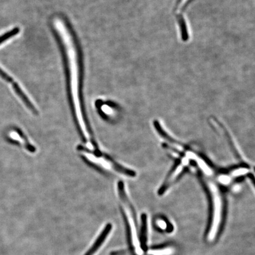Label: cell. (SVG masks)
I'll return each instance as SVG.
<instances>
[{
    "label": "cell",
    "instance_id": "obj_3",
    "mask_svg": "<svg viewBox=\"0 0 255 255\" xmlns=\"http://www.w3.org/2000/svg\"><path fill=\"white\" fill-rule=\"evenodd\" d=\"M193 0H177L174 8V15L177 21L181 39L187 41L190 39V32L184 17V11Z\"/></svg>",
    "mask_w": 255,
    "mask_h": 255
},
{
    "label": "cell",
    "instance_id": "obj_7",
    "mask_svg": "<svg viewBox=\"0 0 255 255\" xmlns=\"http://www.w3.org/2000/svg\"><path fill=\"white\" fill-rule=\"evenodd\" d=\"M12 87H13L16 94L20 97L22 101L24 102L25 105H26L28 109H29L33 114L37 115L38 112L36 110V108L34 107V105L31 104L30 100H28L26 96H25L23 91H21V88L18 87V84L14 83L13 85H12Z\"/></svg>",
    "mask_w": 255,
    "mask_h": 255
},
{
    "label": "cell",
    "instance_id": "obj_9",
    "mask_svg": "<svg viewBox=\"0 0 255 255\" xmlns=\"http://www.w3.org/2000/svg\"><path fill=\"white\" fill-rule=\"evenodd\" d=\"M0 77H1L4 81L9 83H11L13 81L12 78L7 75V73L3 71L1 68H0Z\"/></svg>",
    "mask_w": 255,
    "mask_h": 255
},
{
    "label": "cell",
    "instance_id": "obj_8",
    "mask_svg": "<svg viewBox=\"0 0 255 255\" xmlns=\"http://www.w3.org/2000/svg\"><path fill=\"white\" fill-rule=\"evenodd\" d=\"M20 31V29L18 28H15L13 30H12L10 31L7 32V33L2 35V36L0 37V44L2 43L3 41L7 40L12 36H15V35L17 34L18 32Z\"/></svg>",
    "mask_w": 255,
    "mask_h": 255
},
{
    "label": "cell",
    "instance_id": "obj_11",
    "mask_svg": "<svg viewBox=\"0 0 255 255\" xmlns=\"http://www.w3.org/2000/svg\"><path fill=\"white\" fill-rule=\"evenodd\" d=\"M124 254V251H121L119 252H114V253H112L111 255H120Z\"/></svg>",
    "mask_w": 255,
    "mask_h": 255
},
{
    "label": "cell",
    "instance_id": "obj_10",
    "mask_svg": "<svg viewBox=\"0 0 255 255\" xmlns=\"http://www.w3.org/2000/svg\"><path fill=\"white\" fill-rule=\"evenodd\" d=\"M158 224L159 227L161 228L162 229H163V230H165V229H166L168 228L166 222H165L164 221H159Z\"/></svg>",
    "mask_w": 255,
    "mask_h": 255
},
{
    "label": "cell",
    "instance_id": "obj_4",
    "mask_svg": "<svg viewBox=\"0 0 255 255\" xmlns=\"http://www.w3.org/2000/svg\"><path fill=\"white\" fill-rule=\"evenodd\" d=\"M112 229H113V225H112L111 223H108V224L105 226L103 231L101 232L100 235H99L97 239H96L94 244L92 245V247L89 249L84 255H94L97 253L98 251L100 250V248L102 247V245L104 244L105 241H106L108 235L110 234Z\"/></svg>",
    "mask_w": 255,
    "mask_h": 255
},
{
    "label": "cell",
    "instance_id": "obj_6",
    "mask_svg": "<svg viewBox=\"0 0 255 255\" xmlns=\"http://www.w3.org/2000/svg\"><path fill=\"white\" fill-rule=\"evenodd\" d=\"M121 213H122L123 216L124 222H125L128 244L129 248L130 250V253H131L132 255H136L135 253V248L133 245L131 228H130L128 217L127 213L126 212L125 210L122 208V207H121Z\"/></svg>",
    "mask_w": 255,
    "mask_h": 255
},
{
    "label": "cell",
    "instance_id": "obj_5",
    "mask_svg": "<svg viewBox=\"0 0 255 255\" xmlns=\"http://www.w3.org/2000/svg\"><path fill=\"white\" fill-rule=\"evenodd\" d=\"M141 226L139 234L140 247L144 253L148 251V218L145 213L141 216Z\"/></svg>",
    "mask_w": 255,
    "mask_h": 255
},
{
    "label": "cell",
    "instance_id": "obj_2",
    "mask_svg": "<svg viewBox=\"0 0 255 255\" xmlns=\"http://www.w3.org/2000/svg\"><path fill=\"white\" fill-rule=\"evenodd\" d=\"M77 150L81 153L82 158L86 161L96 167L107 171H115L129 177H136L135 171L123 166L105 153L95 152L82 145L77 146Z\"/></svg>",
    "mask_w": 255,
    "mask_h": 255
},
{
    "label": "cell",
    "instance_id": "obj_1",
    "mask_svg": "<svg viewBox=\"0 0 255 255\" xmlns=\"http://www.w3.org/2000/svg\"><path fill=\"white\" fill-rule=\"evenodd\" d=\"M54 29L63 45L68 65L70 99L73 119L82 141H94L93 130L84 109L81 89V71L79 52L71 30L65 20L56 17L53 21Z\"/></svg>",
    "mask_w": 255,
    "mask_h": 255
}]
</instances>
